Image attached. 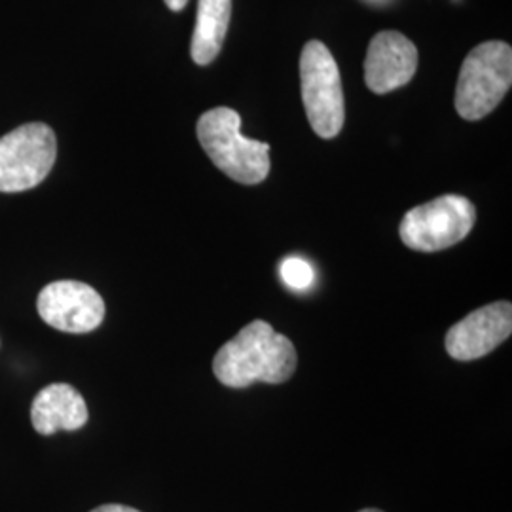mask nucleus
I'll return each instance as SVG.
<instances>
[{
  "label": "nucleus",
  "instance_id": "1",
  "mask_svg": "<svg viewBox=\"0 0 512 512\" xmlns=\"http://www.w3.org/2000/svg\"><path fill=\"white\" fill-rule=\"evenodd\" d=\"M296 363L293 342L275 332L270 323L256 319L217 351L213 374L220 384L232 389H243L256 382L285 384L293 378Z\"/></svg>",
  "mask_w": 512,
  "mask_h": 512
},
{
  "label": "nucleus",
  "instance_id": "2",
  "mask_svg": "<svg viewBox=\"0 0 512 512\" xmlns=\"http://www.w3.org/2000/svg\"><path fill=\"white\" fill-rule=\"evenodd\" d=\"M196 131L205 154L232 181L255 186L270 175V145L241 135L236 110L217 107L203 112Z\"/></svg>",
  "mask_w": 512,
  "mask_h": 512
},
{
  "label": "nucleus",
  "instance_id": "3",
  "mask_svg": "<svg viewBox=\"0 0 512 512\" xmlns=\"http://www.w3.org/2000/svg\"><path fill=\"white\" fill-rule=\"evenodd\" d=\"M512 84V48L501 40L478 44L465 57L456 86V110L467 122H478L497 109Z\"/></svg>",
  "mask_w": 512,
  "mask_h": 512
},
{
  "label": "nucleus",
  "instance_id": "4",
  "mask_svg": "<svg viewBox=\"0 0 512 512\" xmlns=\"http://www.w3.org/2000/svg\"><path fill=\"white\" fill-rule=\"evenodd\" d=\"M302 101L311 129L321 139H334L346 120L340 71L329 48L310 40L300 55Z\"/></svg>",
  "mask_w": 512,
  "mask_h": 512
},
{
  "label": "nucleus",
  "instance_id": "5",
  "mask_svg": "<svg viewBox=\"0 0 512 512\" xmlns=\"http://www.w3.org/2000/svg\"><path fill=\"white\" fill-rule=\"evenodd\" d=\"M476 222V209L465 196L446 194L410 209L399 226L404 245L420 253H437L467 238Z\"/></svg>",
  "mask_w": 512,
  "mask_h": 512
},
{
  "label": "nucleus",
  "instance_id": "6",
  "mask_svg": "<svg viewBox=\"0 0 512 512\" xmlns=\"http://www.w3.org/2000/svg\"><path fill=\"white\" fill-rule=\"evenodd\" d=\"M54 129L42 122L25 124L0 139V192H25L42 183L55 164Z\"/></svg>",
  "mask_w": 512,
  "mask_h": 512
},
{
  "label": "nucleus",
  "instance_id": "7",
  "mask_svg": "<svg viewBox=\"0 0 512 512\" xmlns=\"http://www.w3.org/2000/svg\"><path fill=\"white\" fill-rule=\"evenodd\" d=\"M38 315L54 329L69 334H86L105 319V300L93 287L63 279L46 285L37 300Z\"/></svg>",
  "mask_w": 512,
  "mask_h": 512
},
{
  "label": "nucleus",
  "instance_id": "8",
  "mask_svg": "<svg viewBox=\"0 0 512 512\" xmlns=\"http://www.w3.org/2000/svg\"><path fill=\"white\" fill-rule=\"evenodd\" d=\"M512 332L511 302H494L482 306L461 319L446 334V351L456 361H475L486 357Z\"/></svg>",
  "mask_w": 512,
  "mask_h": 512
},
{
  "label": "nucleus",
  "instance_id": "9",
  "mask_svg": "<svg viewBox=\"0 0 512 512\" xmlns=\"http://www.w3.org/2000/svg\"><path fill=\"white\" fill-rule=\"evenodd\" d=\"M418 69V48L397 31H382L370 40L365 82L370 92L384 95L406 86Z\"/></svg>",
  "mask_w": 512,
  "mask_h": 512
},
{
  "label": "nucleus",
  "instance_id": "10",
  "mask_svg": "<svg viewBox=\"0 0 512 512\" xmlns=\"http://www.w3.org/2000/svg\"><path fill=\"white\" fill-rule=\"evenodd\" d=\"M88 418V404L69 384L44 387L31 406L33 427L44 437H50L57 431H78L88 423Z\"/></svg>",
  "mask_w": 512,
  "mask_h": 512
},
{
  "label": "nucleus",
  "instance_id": "11",
  "mask_svg": "<svg viewBox=\"0 0 512 512\" xmlns=\"http://www.w3.org/2000/svg\"><path fill=\"white\" fill-rule=\"evenodd\" d=\"M230 16L232 0H198V19L190 46L196 65H209L217 59L228 33Z\"/></svg>",
  "mask_w": 512,
  "mask_h": 512
},
{
  "label": "nucleus",
  "instance_id": "12",
  "mask_svg": "<svg viewBox=\"0 0 512 512\" xmlns=\"http://www.w3.org/2000/svg\"><path fill=\"white\" fill-rule=\"evenodd\" d=\"M279 274H281L283 283L293 291H308L315 279V272H313L310 262L300 256L285 258L279 266Z\"/></svg>",
  "mask_w": 512,
  "mask_h": 512
},
{
  "label": "nucleus",
  "instance_id": "13",
  "mask_svg": "<svg viewBox=\"0 0 512 512\" xmlns=\"http://www.w3.org/2000/svg\"><path fill=\"white\" fill-rule=\"evenodd\" d=\"M92 512H141V511H137V509H131V507H126V505H116V503H109V505H101V507H97V509H93Z\"/></svg>",
  "mask_w": 512,
  "mask_h": 512
},
{
  "label": "nucleus",
  "instance_id": "14",
  "mask_svg": "<svg viewBox=\"0 0 512 512\" xmlns=\"http://www.w3.org/2000/svg\"><path fill=\"white\" fill-rule=\"evenodd\" d=\"M164 2L171 12H181V10H184V6L188 4V0H164Z\"/></svg>",
  "mask_w": 512,
  "mask_h": 512
},
{
  "label": "nucleus",
  "instance_id": "15",
  "mask_svg": "<svg viewBox=\"0 0 512 512\" xmlns=\"http://www.w3.org/2000/svg\"><path fill=\"white\" fill-rule=\"evenodd\" d=\"M359 512H382V511H378V509H365V511H359Z\"/></svg>",
  "mask_w": 512,
  "mask_h": 512
}]
</instances>
